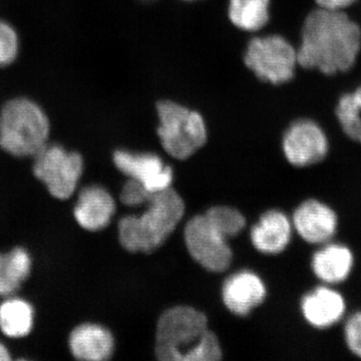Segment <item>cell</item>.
<instances>
[{"mask_svg":"<svg viewBox=\"0 0 361 361\" xmlns=\"http://www.w3.org/2000/svg\"><path fill=\"white\" fill-rule=\"evenodd\" d=\"M113 159L118 171L139 180L151 193L168 189L172 184V168L166 165L156 154L118 149L114 153Z\"/></svg>","mask_w":361,"mask_h":361,"instance_id":"8fae6325","label":"cell"},{"mask_svg":"<svg viewBox=\"0 0 361 361\" xmlns=\"http://www.w3.org/2000/svg\"><path fill=\"white\" fill-rule=\"evenodd\" d=\"M204 215L210 224L227 240L237 236L246 226L244 216L231 207H213Z\"/></svg>","mask_w":361,"mask_h":361,"instance_id":"7402d4cb","label":"cell"},{"mask_svg":"<svg viewBox=\"0 0 361 361\" xmlns=\"http://www.w3.org/2000/svg\"><path fill=\"white\" fill-rule=\"evenodd\" d=\"M355 265L350 247L336 240L318 246L311 257L310 267L322 284L337 286L348 281Z\"/></svg>","mask_w":361,"mask_h":361,"instance_id":"4fadbf2b","label":"cell"},{"mask_svg":"<svg viewBox=\"0 0 361 361\" xmlns=\"http://www.w3.org/2000/svg\"><path fill=\"white\" fill-rule=\"evenodd\" d=\"M33 158V174L54 198L66 200L75 193L84 171L80 154L59 145L47 144Z\"/></svg>","mask_w":361,"mask_h":361,"instance_id":"52a82bcc","label":"cell"},{"mask_svg":"<svg viewBox=\"0 0 361 361\" xmlns=\"http://www.w3.org/2000/svg\"><path fill=\"white\" fill-rule=\"evenodd\" d=\"M49 132L47 114L32 99L16 97L0 111V148L9 155L35 157L47 146Z\"/></svg>","mask_w":361,"mask_h":361,"instance_id":"277c9868","label":"cell"},{"mask_svg":"<svg viewBox=\"0 0 361 361\" xmlns=\"http://www.w3.org/2000/svg\"><path fill=\"white\" fill-rule=\"evenodd\" d=\"M30 272L32 258L25 249L16 247L8 253H0V296L13 295Z\"/></svg>","mask_w":361,"mask_h":361,"instance_id":"d6986e66","label":"cell"},{"mask_svg":"<svg viewBox=\"0 0 361 361\" xmlns=\"http://www.w3.org/2000/svg\"><path fill=\"white\" fill-rule=\"evenodd\" d=\"M315 1L322 8L342 11L355 4L356 0H315Z\"/></svg>","mask_w":361,"mask_h":361,"instance_id":"484cf974","label":"cell"},{"mask_svg":"<svg viewBox=\"0 0 361 361\" xmlns=\"http://www.w3.org/2000/svg\"><path fill=\"white\" fill-rule=\"evenodd\" d=\"M148 209L140 216H126L118 223V238L126 250L152 253L165 243L185 213L182 197L172 188L152 194Z\"/></svg>","mask_w":361,"mask_h":361,"instance_id":"3957f363","label":"cell"},{"mask_svg":"<svg viewBox=\"0 0 361 361\" xmlns=\"http://www.w3.org/2000/svg\"><path fill=\"white\" fill-rule=\"evenodd\" d=\"M243 61L259 80L273 85L290 82L298 65L297 49L279 35L252 37L244 51Z\"/></svg>","mask_w":361,"mask_h":361,"instance_id":"8992f818","label":"cell"},{"mask_svg":"<svg viewBox=\"0 0 361 361\" xmlns=\"http://www.w3.org/2000/svg\"><path fill=\"white\" fill-rule=\"evenodd\" d=\"M282 149L285 158L292 166L307 168L326 159L329 142L318 123L302 118L292 123L284 133Z\"/></svg>","mask_w":361,"mask_h":361,"instance_id":"9c48e42d","label":"cell"},{"mask_svg":"<svg viewBox=\"0 0 361 361\" xmlns=\"http://www.w3.org/2000/svg\"><path fill=\"white\" fill-rule=\"evenodd\" d=\"M343 325V339L349 353L361 360V310L346 316Z\"/></svg>","mask_w":361,"mask_h":361,"instance_id":"cb8c5ba5","label":"cell"},{"mask_svg":"<svg viewBox=\"0 0 361 361\" xmlns=\"http://www.w3.org/2000/svg\"><path fill=\"white\" fill-rule=\"evenodd\" d=\"M159 126L157 134L166 153L177 160H186L205 146L208 129L198 111L173 101L156 104Z\"/></svg>","mask_w":361,"mask_h":361,"instance_id":"5b68a950","label":"cell"},{"mask_svg":"<svg viewBox=\"0 0 361 361\" xmlns=\"http://www.w3.org/2000/svg\"><path fill=\"white\" fill-rule=\"evenodd\" d=\"M293 225L288 216L280 210H270L261 216L251 230V241L261 253L275 255L290 244Z\"/></svg>","mask_w":361,"mask_h":361,"instance_id":"2e32d148","label":"cell"},{"mask_svg":"<svg viewBox=\"0 0 361 361\" xmlns=\"http://www.w3.org/2000/svg\"><path fill=\"white\" fill-rule=\"evenodd\" d=\"M292 225L301 239L320 246L336 239L339 228L336 211L326 202L311 198L299 204L292 216Z\"/></svg>","mask_w":361,"mask_h":361,"instance_id":"30bf717a","label":"cell"},{"mask_svg":"<svg viewBox=\"0 0 361 361\" xmlns=\"http://www.w3.org/2000/svg\"><path fill=\"white\" fill-rule=\"evenodd\" d=\"M184 1H196V0H184Z\"/></svg>","mask_w":361,"mask_h":361,"instance_id":"83f0119b","label":"cell"},{"mask_svg":"<svg viewBox=\"0 0 361 361\" xmlns=\"http://www.w3.org/2000/svg\"><path fill=\"white\" fill-rule=\"evenodd\" d=\"M336 116L344 134L361 145V87L341 97Z\"/></svg>","mask_w":361,"mask_h":361,"instance_id":"44dd1931","label":"cell"},{"mask_svg":"<svg viewBox=\"0 0 361 361\" xmlns=\"http://www.w3.org/2000/svg\"><path fill=\"white\" fill-rule=\"evenodd\" d=\"M116 211L111 194L101 186L85 187L78 195L73 210L75 220L87 231H99L110 224Z\"/></svg>","mask_w":361,"mask_h":361,"instance_id":"9a60e30c","label":"cell"},{"mask_svg":"<svg viewBox=\"0 0 361 361\" xmlns=\"http://www.w3.org/2000/svg\"><path fill=\"white\" fill-rule=\"evenodd\" d=\"M300 311L312 329L327 330L346 317L348 303L336 286L320 284L301 298Z\"/></svg>","mask_w":361,"mask_h":361,"instance_id":"7c38bea8","label":"cell"},{"mask_svg":"<svg viewBox=\"0 0 361 361\" xmlns=\"http://www.w3.org/2000/svg\"><path fill=\"white\" fill-rule=\"evenodd\" d=\"M361 47V30L342 11L315 9L308 14L297 49L298 65L327 75L355 66Z\"/></svg>","mask_w":361,"mask_h":361,"instance_id":"6da1fadb","label":"cell"},{"mask_svg":"<svg viewBox=\"0 0 361 361\" xmlns=\"http://www.w3.org/2000/svg\"><path fill=\"white\" fill-rule=\"evenodd\" d=\"M266 287L258 275L241 271L232 275L223 285L222 297L226 307L232 313L246 316L265 300Z\"/></svg>","mask_w":361,"mask_h":361,"instance_id":"5bb4252c","label":"cell"},{"mask_svg":"<svg viewBox=\"0 0 361 361\" xmlns=\"http://www.w3.org/2000/svg\"><path fill=\"white\" fill-rule=\"evenodd\" d=\"M185 242L192 257L207 270L223 272L232 262L227 239L210 224L205 215L192 218L185 228Z\"/></svg>","mask_w":361,"mask_h":361,"instance_id":"ba28073f","label":"cell"},{"mask_svg":"<svg viewBox=\"0 0 361 361\" xmlns=\"http://www.w3.org/2000/svg\"><path fill=\"white\" fill-rule=\"evenodd\" d=\"M18 32L8 23L0 20V68L11 65L18 58Z\"/></svg>","mask_w":361,"mask_h":361,"instance_id":"603a6c76","label":"cell"},{"mask_svg":"<svg viewBox=\"0 0 361 361\" xmlns=\"http://www.w3.org/2000/svg\"><path fill=\"white\" fill-rule=\"evenodd\" d=\"M68 345L71 355L77 360L103 361L113 355L115 341L108 329L101 325L85 323L71 331Z\"/></svg>","mask_w":361,"mask_h":361,"instance_id":"e0dca14e","label":"cell"},{"mask_svg":"<svg viewBox=\"0 0 361 361\" xmlns=\"http://www.w3.org/2000/svg\"><path fill=\"white\" fill-rule=\"evenodd\" d=\"M11 360V353H9L8 349H7L4 344L0 343V361H7Z\"/></svg>","mask_w":361,"mask_h":361,"instance_id":"4316f807","label":"cell"},{"mask_svg":"<svg viewBox=\"0 0 361 361\" xmlns=\"http://www.w3.org/2000/svg\"><path fill=\"white\" fill-rule=\"evenodd\" d=\"M35 311L20 298H7L0 304V330L11 338H21L32 331Z\"/></svg>","mask_w":361,"mask_h":361,"instance_id":"ffe728a7","label":"cell"},{"mask_svg":"<svg viewBox=\"0 0 361 361\" xmlns=\"http://www.w3.org/2000/svg\"><path fill=\"white\" fill-rule=\"evenodd\" d=\"M151 192L139 180L129 178L121 192V201L126 206L135 207L148 203Z\"/></svg>","mask_w":361,"mask_h":361,"instance_id":"d4e9b609","label":"cell"},{"mask_svg":"<svg viewBox=\"0 0 361 361\" xmlns=\"http://www.w3.org/2000/svg\"><path fill=\"white\" fill-rule=\"evenodd\" d=\"M270 0H229L228 18L241 32H257L270 20Z\"/></svg>","mask_w":361,"mask_h":361,"instance_id":"ac0fdd59","label":"cell"},{"mask_svg":"<svg viewBox=\"0 0 361 361\" xmlns=\"http://www.w3.org/2000/svg\"><path fill=\"white\" fill-rule=\"evenodd\" d=\"M155 353L163 361H216L222 358L219 341L208 329L204 313L176 306L161 314L157 325Z\"/></svg>","mask_w":361,"mask_h":361,"instance_id":"7a4b0ae2","label":"cell"}]
</instances>
